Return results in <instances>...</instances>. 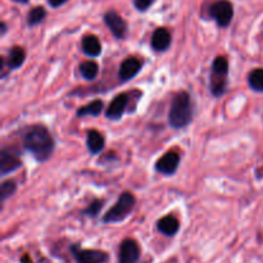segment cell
Wrapping results in <instances>:
<instances>
[{
    "label": "cell",
    "instance_id": "6da1fadb",
    "mask_svg": "<svg viewBox=\"0 0 263 263\" xmlns=\"http://www.w3.org/2000/svg\"><path fill=\"white\" fill-rule=\"evenodd\" d=\"M23 148L40 163L48 161L54 151V139L48 128L43 125H33L23 134Z\"/></svg>",
    "mask_w": 263,
    "mask_h": 263
},
{
    "label": "cell",
    "instance_id": "7a4b0ae2",
    "mask_svg": "<svg viewBox=\"0 0 263 263\" xmlns=\"http://www.w3.org/2000/svg\"><path fill=\"white\" fill-rule=\"evenodd\" d=\"M194 107L189 92L180 91L175 95L168 113V122L174 128H184L193 121Z\"/></svg>",
    "mask_w": 263,
    "mask_h": 263
},
{
    "label": "cell",
    "instance_id": "3957f363",
    "mask_svg": "<svg viewBox=\"0 0 263 263\" xmlns=\"http://www.w3.org/2000/svg\"><path fill=\"white\" fill-rule=\"evenodd\" d=\"M136 199L131 193L125 192L120 195L117 203L108 211L103 217V222L105 223H117L122 222L128 217L135 208Z\"/></svg>",
    "mask_w": 263,
    "mask_h": 263
},
{
    "label": "cell",
    "instance_id": "277c9868",
    "mask_svg": "<svg viewBox=\"0 0 263 263\" xmlns=\"http://www.w3.org/2000/svg\"><path fill=\"white\" fill-rule=\"evenodd\" d=\"M210 14L220 27H228L234 15V8L229 0H218L210 8Z\"/></svg>",
    "mask_w": 263,
    "mask_h": 263
},
{
    "label": "cell",
    "instance_id": "5b68a950",
    "mask_svg": "<svg viewBox=\"0 0 263 263\" xmlns=\"http://www.w3.org/2000/svg\"><path fill=\"white\" fill-rule=\"evenodd\" d=\"M71 252L77 263H105L108 261V254L98 249H81L73 246Z\"/></svg>",
    "mask_w": 263,
    "mask_h": 263
},
{
    "label": "cell",
    "instance_id": "8992f818",
    "mask_svg": "<svg viewBox=\"0 0 263 263\" xmlns=\"http://www.w3.org/2000/svg\"><path fill=\"white\" fill-rule=\"evenodd\" d=\"M180 164V154L175 151L167 152L157 161L156 171L166 176H171L177 171Z\"/></svg>",
    "mask_w": 263,
    "mask_h": 263
},
{
    "label": "cell",
    "instance_id": "52a82bcc",
    "mask_svg": "<svg viewBox=\"0 0 263 263\" xmlns=\"http://www.w3.org/2000/svg\"><path fill=\"white\" fill-rule=\"evenodd\" d=\"M22 167V161L18 157V153L13 152L10 148H4L0 153V175L10 174Z\"/></svg>",
    "mask_w": 263,
    "mask_h": 263
},
{
    "label": "cell",
    "instance_id": "ba28073f",
    "mask_svg": "<svg viewBox=\"0 0 263 263\" xmlns=\"http://www.w3.org/2000/svg\"><path fill=\"white\" fill-rule=\"evenodd\" d=\"M104 22L116 39L121 40V39L126 37V33H127V25H126L123 18L121 17L118 13L113 12V10L107 12L104 15Z\"/></svg>",
    "mask_w": 263,
    "mask_h": 263
},
{
    "label": "cell",
    "instance_id": "9c48e42d",
    "mask_svg": "<svg viewBox=\"0 0 263 263\" xmlns=\"http://www.w3.org/2000/svg\"><path fill=\"white\" fill-rule=\"evenodd\" d=\"M128 102V94H118L117 97L113 98V100L110 102L109 107L107 108V112H105V117L110 121H118L122 118L123 113H125L126 108H127Z\"/></svg>",
    "mask_w": 263,
    "mask_h": 263
},
{
    "label": "cell",
    "instance_id": "30bf717a",
    "mask_svg": "<svg viewBox=\"0 0 263 263\" xmlns=\"http://www.w3.org/2000/svg\"><path fill=\"white\" fill-rule=\"evenodd\" d=\"M140 258V248L133 239H126L120 247V263H136Z\"/></svg>",
    "mask_w": 263,
    "mask_h": 263
},
{
    "label": "cell",
    "instance_id": "8fae6325",
    "mask_svg": "<svg viewBox=\"0 0 263 263\" xmlns=\"http://www.w3.org/2000/svg\"><path fill=\"white\" fill-rule=\"evenodd\" d=\"M143 63L140 62V59L135 58V57H130V58L125 59V61L121 63L120 71H118V77L122 82L130 81L131 79L136 76V74L140 72Z\"/></svg>",
    "mask_w": 263,
    "mask_h": 263
},
{
    "label": "cell",
    "instance_id": "7c38bea8",
    "mask_svg": "<svg viewBox=\"0 0 263 263\" xmlns=\"http://www.w3.org/2000/svg\"><path fill=\"white\" fill-rule=\"evenodd\" d=\"M171 33L167 28L159 27L152 35V48L156 51H164L171 45Z\"/></svg>",
    "mask_w": 263,
    "mask_h": 263
},
{
    "label": "cell",
    "instance_id": "4fadbf2b",
    "mask_svg": "<svg viewBox=\"0 0 263 263\" xmlns=\"http://www.w3.org/2000/svg\"><path fill=\"white\" fill-rule=\"evenodd\" d=\"M157 229L159 233H162L166 236H174L179 233L180 230V222L176 217L174 216H166V217L161 218L157 223Z\"/></svg>",
    "mask_w": 263,
    "mask_h": 263
},
{
    "label": "cell",
    "instance_id": "5bb4252c",
    "mask_svg": "<svg viewBox=\"0 0 263 263\" xmlns=\"http://www.w3.org/2000/svg\"><path fill=\"white\" fill-rule=\"evenodd\" d=\"M82 50L89 57H98L102 53V44L99 39L94 35H87L82 39Z\"/></svg>",
    "mask_w": 263,
    "mask_h": 263
},
{
    "label": "cell",
    "instance_id": "9a60e30c",
    "mask_svg": "<svg viewBox=\"0 0 263 263\" xmlns=\"http://www.w3.org/2000/svg\"><path fill=\"white\" fill-rule=\"evenodd\" d=\"M87 149L91 154H99L104 149V138L97 130H90L86 139Z\"/></svg>",
    "mask_w": 263,
    "mask_h": 263
},
{
    "label": "cell",
    "instance_id": "2e32d148",
    "mask_svg": "<svg viewBox=\"0 0 263 263\" xmlns=\"http://www.w3.org/2000/svg\"><path fill=\"white\" fill-rule=\"evenodd\" d=\"M210 89L213 97H222L228 89V77L211 73Z\"/></svg>",
    "mask_w": 263,
    "mask_h": 263
},
{
    "label": "cell",
    "instance_id": "e0dca14e",
    "mask_svg": "<svg viewBox=\"0 0 263 263\" xmlns=\"http://www.w3.org/2000/svg\"><path fill=\"white\" fill-rule=\"evenodd\" d=\"M26 59V53L22 48L20 46H14L9 50V54H8V59H7V64L9 67V69H15L20 68L21 66L23 64Z\"/></svg>",
    "mask_w": 263,
    "mask_h": 263
},
{
    "label": "cell",
    "instance_id": "ac0fdd59",
    "mask_svg": "<svg viewBox=\"0 0 263 263\" xmlns=\"http://www.w3.org/2000/svg\"><path fill=\"white\" fill-rule=\"evenodd\" d=\"M80 73L84 77L85 80H89V81H92V80L97 79L98 73H99V66L97 64V62L94 61H86L82 62L80 64Z\"/></svg>",
    "mask_w": 263,
    "mask_h": 263
},
{
    "label": "cell",
    "instance_id": "d6986e66",
    "mask_svg": "<svg viewBox=\"0 0 263 263\" xmlns=\"http://www.w3.org/2000/svg\"><path fill=\"white\" fill-rule=\"evenodd\" d=\"M103 112L102 100H94L85 107H81L77 110V117H85V116H99Z\"/></svg>",
    "mask_w": 263,
    "mask_h": 263
},
{
    "label": "cell",
    "instance_id": "ffe728a7",
    "mask_svg": "<svg viewBox=\"0 0 263 263\" xmlns=\"http://www.w3.org/2000/svg\"><path fill=\"white\" fill-rule=\"evenodd\" d=\"M248 84L253 91L263 92V68H256L249 73Z\"/></svg>",
    "mask_w": 263,
    "mask_h": 263
},
{
    "label": "cell",
    "instance_id": "44dd1931",
    "mask_svg": "<svg viewBox=\"0 0 263 263\" xmlns=\"http://www.w3.org/2000/svg\"><path fill=\"white\" fill-rule=\"evenodd\" d=\"M212 73L218 74V76H226L229 73V61L225 57L220 55L215 58L212 63Z\"/></svg>",
    "mask_w": 263,
    "mask_h": 263
},
{
    "label": "cell",
    "instance_id": "7402d4cb",
    "mask_svg": "<svg viewBox=\"0 0 263 263\" xmlns=\"http://www.w3.org/2000/svg\"><path fill=\"white\" fill-rule=\"evenodd\" d=\"M46 17V10L43 7H36L32 10H30L27 15L28 26H36L40 22H43L44 18Z\"/></svg>",
    "mask_w": 263,
    "mask_h": 263
},
{
    "label": "cell",
    "instance_id": "603a6c76",
    "mask_svg": "<svg viewBox=\"0 0 263 263\" xmlns=\"http://www.w3.org/2000/svg\"><path fill=\"white\" fill-rule=\"evenodd\" d=\"M17 190V184L14 180H8V181H3L2 187H0V199L2 202H5L8 198L12 197Z\"/></svg>",
    "mask_w": 263,
    "mask_h": 263
},
{
    "label": "cell",
    "instance_id": "cb8c5ba5",
    "mask_svg": "<svg viewBox=\"0 0 263 263\" xmlns=\"http://www.w3.org/2000/svg\"><path fill=\"white\" fill-rule=\"evenodd\" d=\"M102 207H103V200L95 199L90 203V205L86 208V210L82 211V215L89 216V217H97V216L100 213V211H102Z\"/></svg>",
    "mask_w": 263,
    "mask_h": 263
},
{
    "label": "cell",
    "instance_id": "d4e9b609",
    "mask_svg": "<svg viewBox=\"0 0 263 263\" xmlns=\"http://www.w3.org/2000/svg\"><path fill=\"white\" fill-rule=\"evenodd\" d=\"M154 0H134V4H135L136 9L138 10H146L152 4H153Z\"/></svg>",
    "mask_w": 263,
    "mask_h": 263
},
{
    "label": "cell",
    "instance_id": "484cf974",
    "mask_svg": "<svg viewBox=\"0 0 263 263\" xmlns=\"http://www.w3.org/2000/svg\"><path fill=\"white\" fill-rule=\"evenodd\" d=\"M48 2L53 8H58V7H61L62 4H64L67 0H48Z\"/></svg>",
    "mask_w": 263,
    "mask_h": 263
},
{
    "label": "cell",
    "instance_id": "4316f807",
    "mask_svg": "<svg viewBox=\"0 0 263 263\" xmlns=\"http://www.w3.org/2000/svg\"><path fill=\"white\" fill-rule=\"evenodd\" d=\"M5 32H7V26L5 23H2V35H4Z\"/></svg>",
    "mask_w": 263,
    "mask_h": 263
},
{
    "label": "cell",
    "instance_id": "83f0119b",
    "mask_svg": "<svg viewBox=\"0 0 263 263\" xmlns=\"http://www.w3.org/2000/svg\"><path fill=\"white\" fill-rule=\"evenodd\" d=\"M13 2H17V3H21V4H26V3L28 2V0H13Z\"/></svg>",
    "mask_w": 263,
    "mask_h": 263
}]
</instances>
